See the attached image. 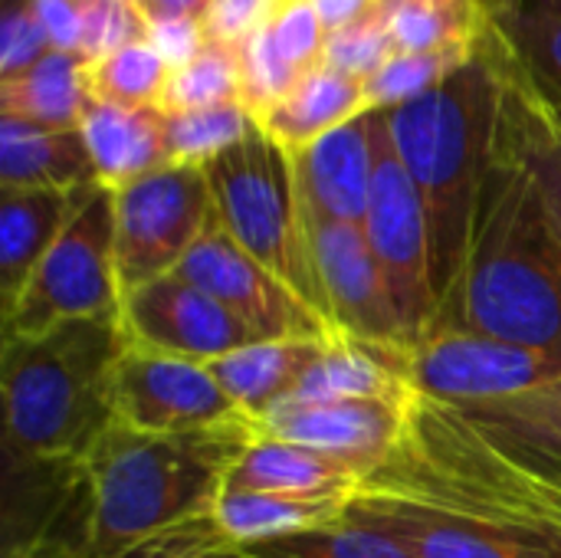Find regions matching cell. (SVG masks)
<instances>
[{
	"mask_svg": "<svg viewBox=\"0 0 561 558\" xmlns=\"http://www.w3.org/2000/svg\"><path fill=\"white\" fill-rule=\"evenodd\" d=\"M434 326L561 355V243L529 168L496 145L463 270Z\"/></svg>",
	"mask_w": 561,
	"mask_h": 558,
	"instance_id": "cell-1",
	"label": "cell"
},
{
	"mask_svg": "<svg viewBox=\"0 0 561 558\" xmlns=\"http://www.w3.org/2000/svg\"><path fill=\"white\" fill-rule=\"evenodd\" d=\"M503 105L506 72L486 26L467 66L434 92L385 112L394 151L427 214L437 312L463 270L480 187L500 145Z\"/></svg>",
	"mask_w": 561,
	"mask_h": 558,
	"instance_id": "cell-2",
	"label": "cell"
},
{
	"mask_svg": "<svg viewBox=\"0 0 561 558\" xmlns=\"http://www.w3.org/2000/svg\"><path fill=\"white\" fill-rule=\"evenodd\" d=\"M250 444V418L187 434H145L112 421L82 464L85 558H118L158 533L210 516Z\"/></svg>",
	"mask_w": 561,
	"mask_h": 558,
	"instance_id": "cell-3",
	"label": "cell"
},
{
	"mask_svg": "<svg viewBox=\"0 0 561 558\" xmlns=\"http://www.w3.org/2000/svg\"><path fill=\"white\" fill-rule=\"evenodd\" d=\"M122 349V326L92 319L3 339L7 460L85 464L112 428L108 378Z\"/></svg>",
	"mask_w": 561,
	"mask_h": 558,
	"instance_id": "cell-4",
	"label": "cell"
},
{
	"mask_svg": "<svg viewBox=\"0 0 561 558\" xmlns=\"http://www.w3.org/2000/svg\"><path fill=\"white\" fill-rule=\"evenodd\" d=\"M220 227L263 266L283 276L325 319V293L312 253L296 164L260 125L204 164Z\"/></svg>",
	"mask_w": 561,
	"mask_h": 558,
	"instance_id": "cell-5",
	"label": "cell"
},
{
	"mask_svg": "<svg viewBox=\"0 0 561 558\" xmlns=\"http://www.w3.org/2000/svg\"><path fill=\"white\" fill-rule=\"evenodd\" d=\"M76 319L122 326L115 194L102 184L82 201L69 227L33 270L16 306L3 316V339L39 335Z\"/></svg>",
	"mask_w": 561,
	"mask_h": 558,
	"instance_id": "cell-6",
	"label": "cell"
},
{
	"mask_svg": "<svg viewBox=\"0 0 561 558\" xmlns=\"http://www.w3.org/2000/svg\"><path fill=\"white\" fill-rule=\"evenodd\" d=\"M112 194L122 299L178 273L217 217L207 171L194 164H164Z\"/></svg>",
	"mask_w": 561,
	"mask_h": 558,
	"instance_id": "cell-7",
	"label": "cell"
},
{
	"mask_svg": "<svg viewBox=\"0 0 561 558\" xmlns=\"http://www.w3.org/2000/svg\"><path fill=\"white\" fill-rule=\"evenodd\" d=\"M561 375V355L483 335L460 326H431L411 352V388L444 405H493Z\"/></svg>",
	"mask_w": 561,
	"mask_h": 558,
	"instance_id": "cell-8",
	"label": "cell"
},
{
	"mask_svg": "<svg viewBox=\"0 0 561 558\" xmlns=\"http://www.w3.org/2000/svg\"><path fill=\"white\" fill-rule=\"evenodd\" d=\"M362 227L381 263L388 293L394 299V309L414 352L427 329L437 322V296L431 276V227L421 194L394 151L391 132L385 135L378 151V171Z\"/></svg>",
	"mask_w": 561,
	"mask_h": 558,
	"instance_id": "cell-9",
	"label": "cell"
},
{
	"mask_svg": "<svg viewBox=\"0 0 561 558\" xmlns=\"http://www.w3.org/2000/svg\"><path fill=\"white\" fill-rule=\"evenodd\" d=\"M178 276L214 296L230 316H237L256 342L279 339H322L332 342L342 332L316 306H309L283 276L250 257L214 217L207 234L181 263Z\"/></svg>",
	"mask_w": 561,
	"mask_h": 558,
	"instance_id": "cell-10",
	"label": "cell"
},
{
	"mask_svg": "<svg viewBox=\"0 0 561 558\" xmlns=\"http://www.w3.org/2000/svg\"><path fill=\"white\" fill-rule=\"evenodd\" d=\"M112 421L145 434H187L247 418L207 365L141 349H125L108 378Z\"/></svg>",
	"mask_w": 561,
	"mask_h": 558,
	"instance_id": "cell-11",
	"label": "cell"
},
{
	"mask_svg": "<svg viewBox=\"0 0 561 558\" xmlns=\"http://www.w3.org/2000/svg\"><path fill=\"white\" fill-rule=\"evenodd\" d=\"M348 513L398 536L414 558H561L556 546L473 513L362 480Z\"/></svg>",
	"mask_w": 561,
	"mask_h": 558,
	"instance_id": "cell-12",
	"label": "cell"
},
{
	"mask_svg": "<svg viewBox=\"0 0 561 558\" xmlns=\"http://www.w3.org/2000/svg\"><path fill=\"white\" fill-rule=\"evenodd\" d=\"M306 224L312 237L325 306L335 329L348 339L411 352V342L404 335L401 316L388 293V280L368 243L365 227L329 220L309 207H306Z\"/></svg>",
	"mask_w": 561,
	"mask_h": 558,
	"instance_id": "cell-13",
	"label": "cell"
},
{
	"mask_svg": "<svg viewBox=\"0 0 561 558\" xmlns=\"http://www.w3.org/2000/svg\"><path fill=\"white\" fill-rule=\"evenodd\" d=\"M122 332L141 349L201 365L256 342L237 316L178 273L161 276L122 299Z\"/></svg>",
	"mask_w": 561,
	"mask_h": 558,
	"instance_id": "cell-14",
	"label": "cell"
},
{
	"mask_svg": "<svg viewBox=\"0 0 561 558\" xmlns=\"http://www.w3.org/2000/svg\"><path fill=\"white\" fill-rule=\"evenodd\" d=\"M411 405V401H408ZM408 405L388 401H296L286 398L253 421V434L302 444L371 474L391 457L404 431Z\"/></svg>",
	"mask_w": 561,
	"mask_h": 558,
	"instance_id": "cell-15",
	"label": "cell"
},
{
	"mask_svg": "<svg viewBox=\"0 0 561 558\" xmlns=\"http://www.w3.org/2000/svg\"><path fill=\"white\" fill-rule=\"evenodd\" d=\"M385 135L388 115L371 109L293 155L302 204L329 220L365 224Z\"/></svg>",
	"mask_w": 561,
	"mask_h": 558,
	"instance_id": "cell-16",
	"label": "cell"
},
{
	"mask_svg": "<svg viewBox=\"0 0 561 558\" xmlns=\"http://www.w3.org/2000/svg\"><path fill=\"white\" fill-rule=\"evenodd\" d=\"M53 187H0V303L3 316L16 306L33 270L69 227L82 201L95 191Z\"/></svg>",
	"mask_w": 561,
	"mask_h": 558,
	"instance_id": "cell-17",
	"label": "cell"
},
{
	"mask_svg": "<svg viewBox=\"0 0 561 558\" xmlns=\"http://www.w3.org/2000/svg\"><path fill=\"white\" fill-rule=\"evenodd\" d=\"M79 132L89 145L95 178L108 191H118L171 164L168 115L161 109H122L92 102L79 122Z\"/></svg>",
	"mask_w": 561,
	"mask_h": 558,
	"instance_id": "cell-18",
	"label": "cell"
},
{
	"mask_svg": "<svg viewBox=\"0 0 561 558\" xmlns=\"http://www.w3.org/2000/svg\"><path fill=\"white\" fill-rule=\"evenodd\" d=\"M92 184L99 178L79 128H46L0 115V187L79 191Z\"/></svg>",
	"mask_w": 561,
	"mask_h": 558,
	"instance_id": "cell-19",
	"label": "cell"
},
{
	"mask_svg": "<svg viewBox=\"0 0 561 558\" xmlns=\"http://www.w3.org/2000/svg\"><path fill=\"white\" fill-rule=\"evenodd\" d=\"M368 474L342 457L253 434V444L230 474V490L289 493V497H355Z\"/></svg>",
	"mask_w": 561,
	"mask_h": 558,
	"instance_id": "cell-20",
	"label": "cell"
},
{
	"mask_svg": "<svg viewBox=\"0 0 561 558\" xmlns=\"http://www.w3.org/2000/svg\"><path fill=\"white\" fill-rule=\"evenodd\" d=\"M365 112H371L365 99V82L319 62L256 125L279 148H286L289 155H299L319 138H325L329 132L348 125L352 118Z\"/></svg>",
	"mask_w": 561,
	"mask_h": 558,
	"instance_id": "cell-21",
	"label": "cell"
},
{
	"mask_svg": "<svg viewBox=\"0 0 561 558\" xmlns=\"http://www.w3.org/2000/svg\"><path fill=\"white\" fill-rule=\"evenodd\" d=\"M335 342V339H332ZM329 342L322 339H279V342H253L217 362H210V375L227 391V398L247 414L260 418L279 401L293 398L299 382L319 362Z\"/></svg>",
	"mask_w": 561,
	"mask_h": 558,
	"instance_id": "cell-22",
	"label": "cell"
},
{
	"mask_svg": "<svg viewBox=\"0 0 561 558\" xmlns=\"http://www.w3.org/2000/svg\"><path fill=\"white\" fill-rule=\"evenodd\" d=\"M506 66L549 105H561V0H506L483 10Z\"/></svg>",
	"mask_w": 561,
	"mask_h": 558,
	"instance_id": "cell-23",
	"label": "cell"
},
{
	"mask_svg": "<svg viewBox=\"0 0 561 558\" xmlns=\"http://www.w3.org/2000/svg\"><path fill=\"white\" fill-rule=\"evenodd\" d=\"M493 46H496V39H493ZM496 53H500V46H496ZM500 59H503V53H500ZM503 72H506V105H503L500 145L529 168V174L539 187L542 207L549 214V224L561 243V132L549 118V112L542 109V102L536 99V92L506 66V59H503Z\"/></svg>",
	"mask_w": 561,
	"mask_h": 558,
	"instance_id": "cell-24",
	"label": "cell"
},
{
	"mask_svg": "<svg viewBox=\"0 0 561 558\" xmlns=\"http://www.w3.org/2000/svg\"><path fill=\"white\" fill-rule=\"evenodd\" d=\"M89 59L79 53H46L30 72L0 82V115H16L46 128H79L92 105Z\"/></svg>",
	"mask_w": 561,
	"mask_h": 558,
	"instance_id": "cell-25",
	"label": "cell"
},
{
	"mask_svg": "<svg viewBox=\"0 0 561 558\" xmlns=\"http://www.w3.org/2000/svg\"><path fill=\"white\" fill-rule=\"evenodd\" d=\"M348 497H289V493H256V490H224L214 516L224 536L243 549L253 543L279 539L329 526L348 513Z\"/></svg>",
	"mask_w": 561,
	"mask_h": 558,
	"instance_id": "cell-26",
	"label": "cell"
},
{
	"mask_svg": "<svg viewBox=\"0 0 561 558\" xmlns=\"http://www.w3.org/2000/svg\"><path fill=\"white\" fill-rule=\"evenodd\" d=\"M381 20L394 53H440L454 46H473L486 30V13L480 7L440 0H385Z\"/></svg>",
	"mask_w": 561,
	"mask_h": 558,
	"instance_id": "cell-27",
	"label": "cell"
},
{
	"mask_svg": "<svg viewBox=\"0 0 561 558\" xmlns=\"http://www.w3.org/2000/svg\"><path fill=\"white\" fill-rule=\"evenodd\" d=\"M240 553L247 558H414L398 536L355 513L309 533L243 546Z\"/></svg>",
	"mask_w": 561,
	"mask_h": 558,
	"instance_id": "cell-28",
	"label": "cell"
},
{
	"mask_svg": "<svg viewBox=\"0 0 561 558\" xmlns=\"http://www.w3.org/2000/svg\"><path fill=\"white\" fill-rule=\"evenodd\" d=\"M168 79H171V66L148 39L89 62L92 99L122 109H158Z\"/></svg>",
	"mask_w": 561,
	"mask_h": 558,
	"instance_id": "cell-29",
	"label": "cell"
},
{
	"mask_svg": "<svg viewBox=\"0 0 561 558\" xmlns=\"http://www.w3.org/2000/svg\"><path fill=\"white\" fill-rule=\"evenodd\" d=\"M486 33V30H483ZM483 39L473 46H454L440 53H394L371 79H365L368 109L388 112L404 102H414L447 82L460 66H467L480 53Z\"/></svg>",
	"mask_w": 561,
	"mask_h": 558,
	"instance_id": "cell-30",
	"label": "cell"
},
{
	"mask_svg": "<svg viewBox=\"0 0 561 558\" xmlns=\"http://www.w3.org/2000/svg\"><path fill=\"white\" fill-rule=\"evenodd\" d=\"M243 105L240 49L210 43L194 62L174 69L161 95V112H197L217 105Z\"/></svg>",
	"mask_w": 561,
	"mask_h": 558,
	"instance_id": "cell-31",
	"label": "cell"
},
{
	"mask_svg": "<svg viewBox=\"0 0 561 558\" xmlns=\"http://www.w3.org/2000/svg\"><path fill=\"white\" fill-rule=\"evenodd\" d=\"M164 115H168L171 164L204 168L256 128V118L240 102L197 109V112H164Z\"/></svg>",
	"mask_w": 561,
	"mask_h": 558,
	"instance_id": "cell-32",
	"label": "cell"
},
{
	"mask_svg": "<svg viewBox=\"0 0 561 558\" xmlns=\"http://www.w3.org/2000/svg\"><path fill=\"white\" fill-rule=\"evenodd\" d=\"M237 49H240V72H243V105L260 122L276 102H283L296 89V82L306 72H299L279 53V46H276V39L270 33V23L263 30H256Z\"/></svg>",
	"mask_w": 561,
	"mask_h": 558,
	"instance_id": "cell-33",
	"label": "cell"
},
{
	"mask_svg": "<svg viewBox=\"0 0 561 558\" xmlns=\"http://www.w3.org/2000/svg\"><path fill=\"white\" fill-rule=\"evenodd\" d=\"M148 36V16L128 0H82V56L105 59Z\"/></svg>",
	"mask_w": 561,
	"mask_h": 558,
	"instance_id": "cell-34",
	"label": "cell"
},
{
	"mask_svg": "<svg viewBox=\"0 0 561 558\" xmlns=\"http://www.w3.org/2000/svg\"><path fill=\"white\" fill-rule=\"evenodd\" d=\"M394 56V43L388 36V26L381 20V10L362 23H352L345 30L329 33L322 62L352 76V79H371L388 59Z\"/></svg>",
	"mask_w": 561,
	"mask_h": 558,
	"instance_id": "cell-35",
	"label": "cell"
},
{
	"mask_svg": "<svg viewBox=\"0 0 561 558\" xmlns=\"http://www.w3.org/2000/svg\"><path fill=\"white\" fill-rule=\"evenodd\" d=\"M270 33L276 39L279 53L299 72L316 69L325 56L329 30L312 0H279V7L270 20Z\"/></svg>",
	"mask_w": 561,
	"mask_h": 558,
	"instance_id": "cell-36",
	"label": "cell"
},
{
	"mask_svg": "<svg viewBox=\"0 0 561 558\" xmlns=\"http://www.w3.org/2000/svg\"><path fill=\"white\" fill-rule=\"evenodd\" d=\"M46 53H53L33 0H3L0 10V82L30 72Z\"/></svg>",
	"mask_w": 561,
	"mask_h": 558,
	"instance_id": "cell-37",
	"label": "cell"
},
{
	"mask_svg": "<svg viewBox=\"0 0 561 558\" xmlns=\"http://www.w3.org/2000/svg\"><path fill=\"white\" fill-rule=\"evenodd\" d=\"M470 408H486L490 414L516 424L519 431L533 434L536 441L556 447L561 454V375L516 398L493 401V405H470Z\"/></svg>",
	"mask_w": 561,
	"mask_h": 558,
	"instance_id": "cell-38",
	"label": "cell"
},
{
	"mask_svg": "<svg viewBox=\"0 0 561 558\" xmlns=\"http://www.w3.org/2000/svg\"><path fill=\"white\" fill-rule=\"evenodd\" d=\"M276 7L279 0H207L201 20L210 43L240 46L273 20Z\"/></svg>",
	"mask_w": 561,
	"mask_h": 558,
	"instance_id": "cell-39",
	"label": "cell"
},
{
	"mask_svg": "<svg viewBox=\"0 0 561 558\" xmlns=\"http://www.w3.org/2000/svg\"><path fill=\"white\" fill-rule=\"evenodd\" d=\"M145 39L161 53V59L171 66V72L194 62L210 46L201 16H151Z\"/></svg>",
	"mask_w": 561,
	"mask_h": 558,
	"instance_id": "cell-40",
	"label": "cell"
},
{
	"mask_svg": "<svg viewBox=\"0 0 561 558\" xmlns=\"http://www.w3.org/2000/svg\"><path fill=\"white\" fill-rule=\"evenodd\" d=\"M33 7L49 46L82 56V0H33Z\"/></svg>",
	"mask_w": 561,
	"mask_h": 558,
	"instance_id": "cell-41",
	"label": "cell"
},
{
	"mask_svg": "<svg viewBox=\"0 0 561 558\" xmlns=\"http://www.w3.org/2000/svg\"><path fill=\"white\" fill-rule=\"evenodd\" d=\"M325 30L335 33V30H345L352 23H362L368 16H375L381 10L385 0H312Z\"/></svg>",
	"mask_w": 561,
	"mask_h": 558,
	"instance_id": "cell-42",
	"label": "cell"
},
{
	"mask_svg": "<svg viewBox=\"0 0 561 558\" xmlns=\"http://www.w3.org/2000/svg\"><path fill=\"white\" fill-rule=\"evenodd\" d=\"M145 16H201L207 0H138Z\"/></svg>",
	"mask_w": 561,
	"mask_h": 558,
	"instance_id": "cell-43",
	"label": "cell"
},
{
	"mask_svg": "<svg viewBox=\"0 0 561 558\" xmlns=\"http://www.w3.org/2000/svg\"><path fill=\"white\" fill-rule=\"evenodd\" d=\"M536 99H539V95H536ZM539 102H542V99H539ZM542 109L549 112V118L556 122V128L561 132V105H549V102H542Z\"/></svg>",
	"mask_w": 561,
	"mask_h": 558,
	"instance_id": "cell-44",
	"label": "cell"
},
{
	"mask_svg": "<svg viewBox=\"0 0 561 558\" xmlns=\"http://www.w3.org/2000/svg\"><path fill=\"white\" fill-rule=\"evenodd\" d=\"M194 558H247L240 549H227V553H214V556H194Z\"/></svg>",
	"mask_w": 561,
	"mask_h": 558,
	"instance_id": "cell-45",
	"label": "cell"
},
{
	"mask_svg": "<svg viewBox=\"0 0 561 558\" xmlns=\"http://www.w3.org/2000/svg\"><path fill=\"white\" fill-rule=\"evenodd\" d=\"M480 3V10H490V7H500V3H506V0H477Z\"/></svg>",
	"mask_w": 561,
	"mask_h": 558,
	"instance_id": "cell-46",
	"label": "cell"
},
{
	"mask_svg": "<svg viewBox=\"0 0 561 558\" xmlns=\"http://www.w3.org/2000/svg\"><path fill=\"white\" fill-rule=\"evenodd\" d=\"M440 3H460V7H480L477 0H440Z\"/></svg>",
	"mask_w": 561,
	"mask_h": 558,
	"instance_id": "cell-47",
	"label": "cell"
},
{
	"mask_svg": "<svg viewBox=\"0 0 561 558\" xmlns=\"http://www.w3.org/2000/svg\"><path fill=\"white\" fill-rule=\"evenodd\" d=\"M128 3H138V0H128Z\"/></svg>",
	"mask_w": 561,
	"mask_h": 558,
	"instance_id": "cell-48",
	"label": "cell"
}]
</instances>
